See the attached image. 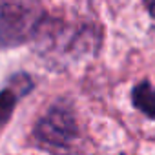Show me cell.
<instances>
[{
	"mask_svg": "<svg viewBox=\"0 0 155 155\" xmlns=\"http://www.w3.org/2000/svg\"><path fill=\"white\" fill-rule=\"evenodd\" d=\"M42 24L38 0H0V49L29 40Z\"/></svg>",
	"mask_w": 155,
	"mask_h": 155,
	"instance_id": "obj_1",
	"label": "cell"
},
{
	"mask_svg": "<svg viewBox=\"0 0 155 155\" xmlns=\"http://www.w3.org/2000/svg\"><path fill=\"white\" fill-rule=\"evenodd\" d=\"M35 135L42 144L51 148H66L77 137V122L73 113L64 106L51 108L37 124Z\"/></svg>",
	"mask_w": 155,
	"mask_h": 155,
	"instance_id": "obj_2",
	"label": "cell"
},
{
	"mask_svg": "<svg viewBox=\"0 0 155 155\" xmlns=\"http://www.w3.org/2000/svg\"><path fill=\"white\" fill-rule=\"evenodd\" d=\"M133 106L140 110L144 115L155 119V90L148 82H140L139 86L133 88Z\"/></svg>",
	"mask_w": 155,
	"mask_h": 155,
	"instance_id": "obj_3",
	"label": "cell"
},
{
	"mask_svg": "<svg viewBox=\"0 0 155 155\" xmlns=\"http://www.w3.org/2000/svg\"><path fill=\"white\" fill-rule=\"evenodd\" d=\"M17 104V93L11 90H6L0 93V126H4L6 120L11 117L13 108Z\"/></svg>",
	"mask_w": 155,
	"mask_h": 155,
	"instance_id": "obj_4",
	"label": "cell"
},
{
	"mask_svg": "<svg viewBox=\"0 0 155 155\" xmlns=\"http://www.w3.org/2000/svg\"><path fill=\"white\" fill-rule=\"evenodd\" d=\"M144 4H146V8H148L150 15L155 18V0H144Z\"/></svg>",
	"mask_w": 155,
	"mask_h": 155,
	"instance_id": "obj_5",
	"label": "cell"
}]
</instances>
